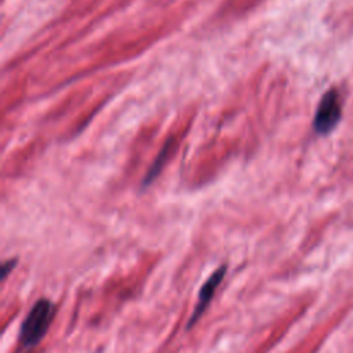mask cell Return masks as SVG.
I'll list each match as a JSON object with an SVG mask.
<instances>
[{
	"mask_svg": "<svg viewBox=\"0 0 353 353\" xmlns=\"http://www.w3.org/2000/svg\"><path fill=\"white\" fill-rule=\"evenodd\" d=\"M226 273V266H221L218 268L207 280L205 283L201 285V290L199 292V299L197 303L194 306V310L190 316V321H189V327H192L203 314V312L207 309L208 303L211 302L218 285L221 284V281L223 280V276Z\"/></svg>",
	"mask_w": 353,
	"mask_h": 353,
	"instance_id": "3",
	"label": "cell"
},
{
	"mask_svg": "<svg viewBox=\"0 0 353 353\" xmlns=\"http://www.w3.org/2000/svg\"><path fill=\"white\" fill-rule=\"evenodd\" d=\"M341 101H339V94L336 90H330L327 91L314 114V120H313V125L314 130L319 134H327L330 132L339 121L341 119Z\"/></svg>",
	"mask_w": 353,
	"mask_h": 353,
	"instance_id": "2",
	"label": "cell"
},
{
	"mask_svg": "<svg viewBox=\"0 0 353 353\" xmlns=\"http://www.w3.org/2000/svg\"><path fill=\"white\" fill-rule=\"evenodd\" d=\"M54 313L55 307L52 302L46 298L39 299L32 306L21 325L19 341L23 347H33L41 341L52 321Z\"/></svg>",
	"mask_w": 353,
	"mask_h": 353,
	"instance_id": "1",
	"label": "cell"
}]
</instances>
